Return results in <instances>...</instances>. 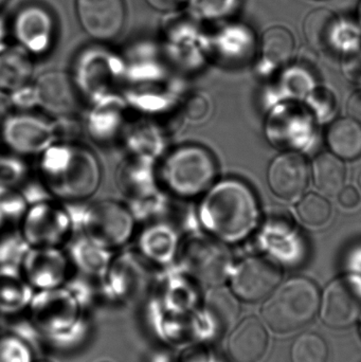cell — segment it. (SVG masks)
Wrapping results in <instances>:
<instances>
[{"label":"cell","mask_w":361,"mask_h":362,"mask_svg":"<svg viewBox=\"0 0 361 362\" xmlns=\"http://www.w3.org/2000/svg\"><path fill=\"white\" fill-rule=\"evenodd\" d=\"M175 267L210 287L220 286L231 270V255L225 243L203 230L182 238Z\"/></svg>","instance_id":"cell-7"},{"label":"cell","mask_w":361,"mask_h":362,"mask_svg":"<svg viewBox=\"0 0 361 362\" xmlns=\"http://www.w3.org/2000/svg\"><path fill=\"white\" fill-rule=\"evenodd\" d=\"M13 112L14 110L11 103L10 95L0 89V127Z\"/></svg>","instance_id":"cell-42"},{"label":"cell","mask_w":361,"mask_h":362,"mask_svg":"<svg viewBox=\"0 0 361 362\" xmlns=\"http://www.w3.org/2000/svg\"><path fill=\"white\" fill-rule=\"evenodd\" d=\"M184 234L172 223L153 221L138 226L134 250L153 267H174Z\"/></svg>","instance_id":"cell-14"},{"label":"cell","mask_w":361,"mask_h":362,"mask_svg":"<svg viewBox=\"0 0 361 362\" xmlns=\"http://www.w3.org/2000/svg\"><path fill=\"white\" fill-rule=\"evenodd\" d=\"M320 308V295L309 279L294 278L278 286L265 302L262 316L273 331L286 334L309 325Z\"/></svg>","instance_id":"cell-5"},{"label":"cell","mask_w":361,"mask_h":362,"mask_svg":"<svg viewBox=\"0 0 361 362\" xmlns=\"http://www.w3.org/2000/svg\"><path fill=\"white\" fill-rule=\"evenodd\" d=\"M99 362H110V361H99Z\"/></svg>","instance_id":"cell-47"},{"label":"cell","mask_w":361,"mask_h":362,"mask_svg":"<svg viewBox=\"0 0 361 362\" xmlns=\"http://www.w3.org/2000/svg\"><path fill=\"white\" fill-rule=\"evenodd\" d=\"M314 180L324 195L336 196L345 187V167L336 155L324 153L314 161Z\"/></svg>","instance_id":"cell-28"},{"label":"cell","mask_w":361,"mask_h":362,"mask_svg":"<svg viewBox=\"0 0 361 362\" xmlns=\"http://www.w3.org/2000/svg\"><path fill=\"white\" fill-rule=\"evenodd\" d=\"M276 264L263 257H250L239 263L231 274V288L239 299L258 302L268 297L281 282Z\"/></svg>","instance_id":"cell-16"},{"label":"cell","mask_w":361,"mask_h":362,"mask_svg":"<svg viewBox=\"0 0 361 362\" xmlns=\"http://www.w3.org/2000/svg\"><path fill=\"white\" fill-rule=\"evenodd\" d=\"M28 248L18 229L0 232V266H19Z\"/></svg>","instance_id":"cell-36"},{"label":"cell","mask_w":361,"mask_h":362,"mask_svg":"<svg viewBox=\"0 0 361 362\" xmlns=\"http://www.w3.org/2000/svg\"><path fill=\"white\" fill-rule=\"evenodd\" d=\"M114 185L129 206L148 202L163 191L158 163L131 155H124L117 165Z\"/></svg>","instance_id":"cell-13"},{"label":"cell","mask_w":361,"mask_h":362,"mask_svg":"<svg viewBox=\"0 0 361 362\" xmlns=\"http://www.w3.org/2000/svg\"><path fill=\"white\" fill-rule=\"evenodd\" d=\"M35 174L27 158L8 152L0 154V187H21L29 182Z\"/></svg>","instance_id":"cell-31"},{"label":"cell","mask_w":361,"mask_h":362,"mask_svg":"<svg viewBox=\"0 0 361 362\" xmlns=\"http://www.w3.org/2000/svg\"><path fill=\"white\" fill-rule=\"evenodd\" d=\"M210 112V101L203 93H187L182 101V120L199 123L205 120Z\"/></svg>","instance_id":"cell-37"},{"label":"cell","mask_w":361,"mask_h":362,"mask_svg":"<svg viewBox=\"0 0 361 362\" xmlns=\"http://www.w3.org/2000/svg\"><path fill=\"white\" fill-rule=\"evenodd\" d=\"M337 28L338 18L334 12L326 8L309 12L303 23L305 38L316 50H326L332 46Z\"/></svg>","instance_id":"cell-27"},{"label":"cell","mask_w":361,"mask_h":362,"mask_svg":"<svg viewBox=\"0 0 361 362\" xmlns=\"http://www.w3.org/2000/svg\"><path fill=\"white\" fill-rule=\"evenodd\" d=\"M10 99L14 112H31L37 108L32 83L28 86L10 93Z\"/></svg>","instance_id":"cell-39"},{"label":"cell","mask_w":361,"mask_h":362,"mask_svg":"<svg viewBox=\"0 0 361 362\" xmlns=\"http://www.w3.org/2000/svg\"><path fill=\"white\" fill-rule=\"evenodd\" d=\"M161 187L176 198H201L218 177V163L213 154L197 144H182L169 148L158 161Z\"/></svg>","instance_id":"cell-3"},{"label":"cell","mask_w":361,"mask_h":362,"mask_svg":"<svg viewBox=\"0 0 361 362\" xmlns=\"http://www.w3.org/2000/svg\"><path fill=\"white\" fill-rule=\"evenodd\" d=\"M170 132L165 125L152 119L131 117L120 144L125 155L160 160L169 150Z\"/></svg>","instance_id":"cell-17"},{"label":"cell","mask_w":361,"mask_h":362,"mask_svg":"<svg viewBox=\"0 0 361 362\" xmlns=\"http://www.w3.org/2000/svg\"><path fill=\"white\" fill-rule=\"evenodd\" d=\"M320 317L332 329L361 320V276L348 274L331 282L320 300Z\"/></svg>","instance_id":"cell-12"},{"label":"cell","mask_w":361,"mask_h":362,"mask_svg":"<svg viewBox=\"0 0 361 362\" xmlns=\"http://www.w3.org/2000/svg\"><path fill=\"white\" fill-rule=\"evenodd\" d=\"M328 144L339 158L353 160L361 156V125L352 118L335 121L328 132Z\"/></svg>","instance_id":"cell-26"},{"label":"cell","mask_w":361,"mask_h":362,"mask_svg":"<svg viewBox=\"0 0 361 362\" xmlns=\"http://www.w3.org/2000/svg\"><path fill=\"white\" fill-rule=\"evenodd\" d=\"M55 144H82L85 133L83 117L78 115L51 118Z\"/></svg>","instance_id":"cell-35"},{"label":"cell","mask_w":361,"mask_h":362,"mask_svg":"<svg viewBox=\"0 0 361 362\" xmlns=\"http://www.w3.org/2000/svg\"><path fill=\"white\" fill-rule=\"evenodd\" d=\"M0 142L17 156L38 157L55 144L51 119L30 112H13L0 127Z\"/></svg>","instance_id":"cell-10"},{"label":"cell","mask_w":361,"mask_h":362,"mask_svg":"<svg viewBox=\"0 0 361 362\" xmlns=\"http://www.w3.org/2000/svg\"><path fill=\"white\" fill-rule=\"evenodd\" d=\"M37 159L36 174L52 199L70 206L84 204L101 187V160L83 142L53 144Z\"/></svg>","instance_id":"cell-1"},{"label":"cell","mask_w":361,"mask_h":362,"mask_svg":"<svg viewBox=\"0 0 361 362\" xmlns=\"http://www.w3.org/2000/svg\"><path fill=\"white\" fill-rule=\"evenodd\" d=\"M347 110L348 114L353 120L361 123V90L356 91L350 97L347 104Z\"/></svg>","instance_id":"cell-41"},{"label":"cell","mask_w":361,"mask_h":362,"mask_svg":"<svg viewBox=\"0 0 361 362\" xmlns=\"http://www.w3.org/2000/svg\"><path fill=\"white\" fill-rule=\"evenodd\" d=\"M81 25L95 40H114L124 25L123 0H76Z\"/></svg>","instance_id":"cell-18"},{"label":"cell","mask_w":361,"mask_h":362,"mask_svg":"<svg viewBox=\"0 0 361 362\" xmlns=\"http://www.w3.org/2000/svg\"><path fill=\"white\" fill-rule=\"evenodd\" d=\"M18 231L29 248H65L78 230L72 206L49 198L29 204Z\"/></svg>","instance_id":"cell-6"},{"label":"cell","mask_w":361,"mask_h":362,"mask_svg":"<svg viewBox=\"0 0 361 362\" xmlns=\"http://www.w3.org/2000/svg\"><path fill=\"white\" fill-rule=\"evenodd\" d=\"M82 117L86 137L97 146H110L120 144L133 115L121 91H117L87 104Z\"/></svg>","instance_id":"cell-11"},{"label":"cell","mask_w":361,"mask_h":362,"mask_svg":"<svg viewBox=\"0 0 361 362\" xmlns=\"http://www.w3.org/2000/svg\"><path fill=\"white\" fill-rule=\"evenodd\" d=\"M339 202L345 208H355L360 202V193L353 187H343L339 192Z\"/></svg>","instance_id":"cell-40"},{"label":"cell","mask_w":361,"mask_h":362,"mask_svg":"<svg viewBox=\"0 0 361 362\" xmlns=\"http://www.w3.org/2000/svg\"><path fill=\"white\" fill-rule=\"evenodd\" d=\"M13 31L19 46L30 54H44L52 45L54 23L46 8L25 6L15 17Z\"/></svg>","instance_id":"cell-20"},{"label":"cell","mask_w":361,"mask_h":362,"mask_svg":"<svg viewBox=\"0 0 361 362\" xmlns=\"http://www.w3.org/2000/svg\"><path fill=\"white\" fill-rule=\"evenodd\" d=\"M64 249L72 267L85 276L95 278H104L106 276L116 253L93 244L78 232L74 234Z\"/></svg>","instance_id":"cell-24"},{"label":"cell","mask_w":361,"mask_h":362,"mask_svg":"<svg viewBox=\"0 0 361 362\" xmlns=\"http://www.w3.org/2000/svg\"><path fill=\"white\" fill-rule=\"evenodd\" d=\"M329 349L324 338L314 333L301 334L290 349L292 362H326Z\"/></svg>","instance_id":"cell-32"},{"label":"cell","mask_w":361,"mask_h":362,"mask_svg":"<svg viewBox=\"0 0 361 362\" xmlns=\"http://www.w3.org/2000/svg\"><path fill=\"white\" fill-rule=\"evenodd\" d=\"M37 110L51 118L78 115L84 101L81 98L71 74L61 70H49L34 78Z\"/></svg>","instance_id":"cell-15"},{"label":"cell","mask_w":361,"mask_h":362,"mask_svg":"<svg viewBox=\"0 0 361 362\" xmlns=\"http://www.w3.org/2000/svg\"><path fill=\"white\" fill-rule=\"evenodd\" d=\"M146 1L156 10L170 11L179 8L186 0H146Z\"/></svg>","instance_id":"cell-43"},{"label":"cell","mask_w":361,"mask_h":362,"mask_svg":"<svg viewBox=\"0 0 361 362\" xmlns=\"http://www.w3.org/2000/svg\"><path fill=\"white\" fill-rule=\"evenodd\" d=\"M262 54L273 65L288 63L294 54L295 40L286 28L276 25L264 32L261 42Z\"/></svg>","instance_id":"cell-29"},{"label":"cell","mask_w":361,"mask_h":362,"mask_svg":"<svg viewBox=\"0 0 361 362\" xmlns=\"http://www.w3.org/2000/svg\"><path fill=\"white\" fill-rule=\"evenodd\" d=\"M37 362H52V361H37Z\"/></svg>","instance_id":"cell-46"},{"label":"cell","mask_w":361,"mask_h":362,"mask_svg":"<svg viewBox=\"0 0 361 362\" xmlns=\"http://www.w3.org/2000/svg\"><path fill=\"white\" fill-rule=\"evenodd\" d=\"M358 181H360V187H361V173H360V180H358Z\"/></svg>","instance_id":"cell-45"},{"label":"cell","mask_w":361,"mask_h":362,"mask_svg":"<svg viewBox=\"0 0 361 362\" xmlns=\"http://www.w3.org/2000/svg\"><path fill=\"white\" fill-rule=\"evenodd\" d=\"M27 349L12 336L0 337V362H27Z\"/></svg>","instance_id":"cell-38"},{"label":"cell","mask_w":361,"mask_h":362,"mask_svg":"<svg viewBox=\"0 0 361 362\" xmlns=\"http://www.w3.org/2000/svg\"><path fill=\"white\" fill-rule=\"evenodd\" d=\"M360 334H361V329H360Z\"/></svg>","instance_id":"cell-48"},{"label":"cell","mask_w":361,"mask_h":362,"mask_svg":"<svg viewBox=\"0 0 361 362\" xmlns=\"http://www.w3.org/2000/svg\"><path fill=\"white\" fill-rule=\"evenodd\" d=\"M74 85L84 103L121 91L125 85V63L104 51L83 53L71 74Z\"/></svg>","instance_id":"cell-9"},{"label":"cell","mask_w":361,"mask_h":362,"mask_svg":"<svg viewBox=\"0 0 361 362\" xmlns=\"http://www.w3.org/2000/svg\"><path fill=\"white\" fill-rule=\"evenodd\" d=\"M76 230L93 244L117 252L135 238L138 223L124 202L99 199L76 206Z\"/></svg>","instance_id":"cell-4"},{"label":"cell","mask_w":361,"mask_h":362,"mask_svg":"<svg viewBox=\"0 0 361 362\" xmlns=\"http://www.w3.org/2000/svg\"><path fill=\"white\" fill-rule=\"evenodd\" d=\"M131 115L158 121L171 133L170 123L182 120V101L187 95L184 82L178 78L165 82L125 85L121 89Z\"/></svg>","instance_id":"cell-8"},{"label":"cell","mask_w":361,"mask_h":362,"mask_svg":"<svg viewBox=\"0 0 361 362\" xmlns=\"http://www.w3.org/2000/svg\"><path fill=\"white\" fill-rule=\"evenodd\" d=\"M64 248H28L19 264L29 284L52 288L65 280L70 267Z\"/></svg>","instance_id":"cell-19"},{"label":"cell","mask_w":361,"mask_h":362,"mask_svg":"<svg viewBox=\"0 0 361 362\" xmlns=\"http://www.w3.org/2000/svg\"><path fill=\"white\" fill-rule=\"evenodd\" d=\"M28 206L20 189L0 187V232L18 229Z\"/></svg>","instance_id":"cell-30"},{"label":"cell","mask_w":361,"mask_h":362,"mask_svg":"<svg viewBox=\"0 0 361 362\" xmlns=\"http://www.w3.org/2000/svg\"><path fill=\"white\" fill-rule=\"evenodd\" d=\"M199 229L223 243L246 238L258 221L256 196L237 180L214 183L196 206Z\"/></svg>","instance_id":"cell-2"},{"label":"cell","mask_w":361,"mask_h":362,"mask_svg":"<svg viewBox=\"0 0 361 362\" xmlns=\"http://www.w3.org/2000/svg\"><path fill=\"white\" fill-rule=\"evenodd\" d=\"M33 76L32 55L19 45L0 42V89L10 95L31 84Z\"/></svg>","instance_id":"cell-23"},{"label":"cell","mask_w":361,"mask_h":362,"mask_svg":"<svg viewBox=\"0 0 361 362\" xmlns=\"http://www.w3.org/2000/svg\"><path fill=\"white\" fill-rule=\"evenodd\" d=\"M28 281L19 266H0V308L8 306L27 293Z\"/></svg>","instance_id":"cell-33"},{"label":"cell","mask_w":361,"mask_h":362,"mask_svg":"<svg viewBox=\"0 0 361 362\" xmlns=\"http://www.w3.org/2000/svg\"><path fill=\"white\" fill-rule=\"evenodd\" d=\"M297 212L303 223L313 227L324 225L330 218L331 206L328 200L317 194H309L299 202Z\"/></svg>","instance_id":"cell-34"},{"label":"cell","mask_w":361,"mask_h":362,"mask_svg":"<svg viewBox=\"0 0 361 362\" xmlns=\"http://www.w3.org/2000/svg\"><path fill=\"white\" fill-rule=\"evenodd\" d=\"M205 308L208 316L218 333H225L237 322L241 313L237 297L232 291L222 285L211 287L206 296Z\"/></svg>","instance_id":"cell-25"},{"label":"cell","mask_w":361,"mask_h":362,"mask_svg":"<svg viewBox=\"0 0 361 362\" xmlns=\"http://www.w3.org/2000/svg\"><path fill=\"white\" fill-rule=\"evenodd\" d=\"M2 40V27H1V23H0V42H1Z\"/></svg>","instance_id":"cell-44"},{"label":"cell","mask_w":361,"mask_h":362,"mask_svg":"<svg viewBox=\"0 0 361 362\" xmlns=\"http://www.w3.org/2000/svg\"><path fill=\"white\" fill-rule=\"evenodd\" d=\"M309 180L307 160L295 153L280 155L269 167V187L276 195L284 199H295L300 196L307 189Z\"/></svg>","instance_id":"cell-21"},{"label":"cell","mask_w":361,"mask_h":362,"mask_svg":"<svg viewBox=\"0 0 361 362\" xmlns=\"http://www.w3.org/2000/svg\"><path fill=\"white\" fill-rule=\"evenodd\" d=\"M268 346V335L256 317L244 319L231 333L228 352L235 362H256L262 358Z\"/></svg>","instance_id":"cell-22"}]
</instances>
